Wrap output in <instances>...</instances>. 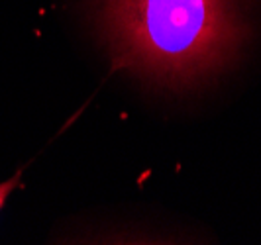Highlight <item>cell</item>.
<instances>
[{
  "instance_id": "obj_1",
  "label": "cell",
  "mask_w": 261,
  "mask_h": 245,
  "mask_svg": "<svg viewBox=\"0 0 261 245\" xmlns=\"http://www.w3.org/2000/svg\"><path fill=\"white\" fill-rule=\"evenodd\" d=\"M110 73L165 104H195L261 69V0H77Z\"/></svg>"
},
{
  "instance_id": "obj_2",
  "label": "cell",
  "mask_w": 261,
  "mask_h": 245,
  "mask_svg": "<svg viewBox=\"0 0 261 245\" xmlns=\"http://www.w3.org/2000/svg\"><path fill=\"white\" fill-rule=\"evenodd\" d=\"M20 177H22V171H18L14 177H10L8 181L0 182V208L4 206V202H6V198L10 196L14 188H16V184L20 182Z\"/></svg>"
}]
</instances>
